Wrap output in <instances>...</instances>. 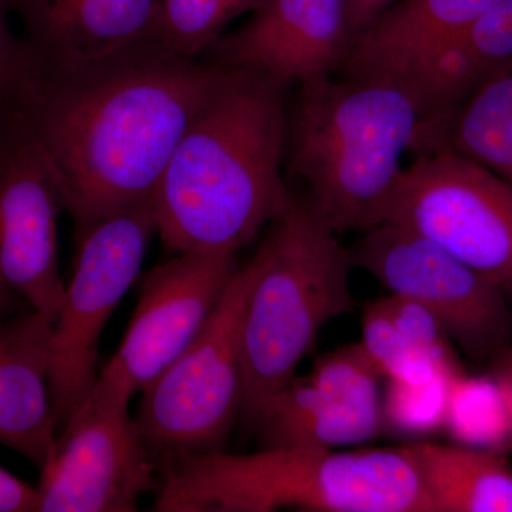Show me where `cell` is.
<instances>
[{
    "label": "cell",
    "instance_id": "cell-14",
    "mask_svg": "<svg viewBox=\"0 0 512 512\" xmlns=\"http://www.w3.org/2000/svg\"><path fill=\"white\" fill-rule=\"evenodd\" d=\"M217 43L220 62L288 87L340 72L355 39L346 0H262L244 28Z\"/></svg>",
    "mask_w": 512,
    "mask_h": 512
},
{
    "label": "cell",
    "instance_id": "cell-22",
    "mask_svg": "<svg viewBox=\"0 0 512 512\" xmlns=\"http://www.w3.org/2000/svg\"><path fill=\"white\" fill-rule=\"evenodd\" d=\"M262 0H161L157 39L170 52L197 57L214 46L232 20Z\"/></svg>",
    "mask_w": 512,
    "mask_h": 512
},
{
    "label": "cell",
    "instance_id": "cell-8",
    "mask_svg": "<svg viewBox=\"0 0 512 512\" xmlns=\"http://www.w3.org/2000/svg\"><path fill=\"white\" fill-rule=\"evenodd\" d=\"M383 222L429 239L512 296V188L448 150L417 154Z\"/></svg>",
    "mask_w": 512,
    "mask_h": 512
},
{
    "label": "cell",
    "instance_id": "cell-17",
    "mask_svg": "<svg viewBox=\"0 0 512 512\" xmlns=\"http://www.w3.org/2000/svg\"><path fill=\"white\" fill-rule=\"evenodd\" d=\"M512 64V0L487 10L430 52L387 74L412 96L426 120H440L480 84Z\"/></svg>",
    "mask_w": 512,
    "mask_h": 512
},
{
    "label": "cell",
    "instance_id": "cell-7",
    "mask_svg": "<svg viewBox=\"0 0 512 512\" xmlns=\"http://www.w3.org/2000/svg\"><path fill=\"white\" fill-rule=\"evenodd\" d=\"M72 279L53 322L49 380L57 434L99 379V345L107 322L140 275L157 234L153 200L77 228Z\"/></svg>",
    "mask_w": 512,
    "mask_h": 512
},
{
    "label": "cell",
    "instance_id": "cell-29",
    "mask_svg": "<svg viewBox=\"0 0 512 512\" xmlns=\"http://www.w3.org/2000/svg\"><path fill=\"white\" fill-rule=\"evenodd\" d=\"M2 2H3V5H5V3H6V0H2Z\"/></svg>",
    "mask_w": 512,
    "mask_h": 512
},
{
    "label": "cell",
    "instance_id": "cell-28",
    "mask_svg": "<svg viewBox=\"0 0 512 512\" xmlns=\"http://www.w3.org/2000/svg\"><path fill=\"white\" fill-rule=\"evenodd\" d=\"M22 301L0 281V325L18 315Z\"/></svg>",
    "mask_w": 512,
    "mask_h": 512
},
{
    "label": "cell",
    "instance_id": "cell-23",
    "mask_svg": "<svg viewBox=\"0 0 512 512\" xmlns=\"http://www.w3.org/2000/svg\"><path fill=\"white\" fill-rule=\"evenodd\" d=\"M454 376L439 377L427 383L386 380L382 399L383 429L413 437L444 429L448 393Z\"/></svg>",
    "mask_w": 512,
    "mask_h": 512
},
{
    "label": "cell",
    "instance_id": "cell-19",
    "mask_svg": "<svg viewBox=\"0 0 512 512\" xmlns=\"http://www.w3.org/2000/svg\"><path fill=\"white\" fill-rule=\"evenodd\" d=\"M360 345L384 380L427 383L460 373L450 339L436 319L392 293L366 303Z\"/></svg>",
    "mask_w": 512,
    "mask_h": 512
},
{
    "label": "cell",
    "instance_id": "cell-13",
    "mask_svg": "<svg viewBox=\"0 0 512 512\" xmlns=\"http://www.w3.org/2000/svg\"><path fill=\"white\" fill-rule=\"evenodd\" d=\"M384 377L359 343L319 357L266 403L254 431L261 448L342 450L375 439Z\"/></svg>",
    "mask_w": 512,
    "mask_h": 512
},
{
    "label": "cell",
    "instance_id": "cell-3",
    "mask_svg": "<svg viewBox=\"0 0 512 512\" xmlns=\"http://www.w3.org/2000/svg\"><path fill=\"white\" fill-rule=\"evenodd\" d=\"M436 512L403 447L185 454L158 467L151 511Z\"/></svg>",
    "mask_w": 512,
    "mask_h": 512
},
{
    "label": "cell",
    "instance_id": "cell-10",
    "mask_svg": "<svg viewBox=\"0 0 512 512\" xmlns=\"http://www.w3.org/2000/svg\"><path fill=\"white\" fill-rule=\"evenodd\" d=\"M349 251L353 266L429 312L471 359L491 363L512 345L508 296L429 239L382 222Z\"/></svg>",
    "mask_w": 512,
    "mask_h": 512
},
{
    "label": "cell",
    "instance_id": "cell-11",
    "mask_svg": "<svg viewBox=\"0 0 512 512\" xmlns=\"http://www.w3.org/2000/svg\"><path fill=\"white\" fill-rule=\"evenodd\" d=\"M63 192L22 114L0 97V281L32 311L56 319Z\"/></svg>",
    "mask_w": 512,
    "mask_h": 512
},
{
    "label": "cell",
    "instance_id": "cell-1",
    "mask_svg": "<svg viewBox=\"0 0 512 512\" xmlns=\"http://www.w3.org/2000/svg\"><path fill=\"white\" fill-rule=\"evenodd\" d=\"M227 67L177 55L158 40L64 67L25 42L5 99L35 134L82 228L153 200L178 141Z\"/></svg>",
    "mask_w": 512,
    "mask_h": 512
},
{
    "label": "cell",
    "instance_id": "cell-27",
    "mask_svg": "<svg viewBox=\"0 0 512 512\" xmlns=\"http://www.w3.org/2000/svg\"><path fill=\"white\" fill-rule=\"evenodd\" d=\"M490 365L493 370L491 380L500 394L512 436V345L505 349L500 356L495 357Z\"/></svg>",
    "mask_w": 512,
    "mask_h": 512
},
{
    "label": "cell",
    "instance_id": "cell-20",
    "mask_svg": "<svg viewBox=\"0 0 512 512\" xmlns=\"http://www.w3.org/2000/svg\"><path fill=\"white\" fill-rule=\"evenodd\" d=\"M436 512H512V467L487 448L407 444Z\"/></svg>",
    "mask_w": 512,
    "mask_h": 512
},
{
    "label": "cell",
    "instance_id": "cell-21",
    "mask_svg": "<svg viewBox=\"0 0 512 512\" xmlns=\"http://www.w3.org/2000/svg\"><path fill=\"white\" fill-rule=\"evenodd\" d=\"M426 128L427 153L448 148L512 188V64L480 84L446 119Z\"/></svg>",
    "mask_w": 512,
    "mask_h": 512
},
{
    "label": "cell",
    "instance_id": "cell-9",
    "mask_svg": "<svg viewBox=\"0 0 512 512\" xmlns=\"http://www.w3.org/2000/svg\"><path fill=\"white\" fill-rule=\"evenodd\" d=\"M133 394L99 379L40 468L37 512H134L158 485V464L128 410Z\"/></svg>",
    "mask_w": 512,
    "mask_h": 512
},
{
    "label": "cell",
    "instance_id": "cell-15",
    "mask_svg": "<svg viewBox=\"0 0 512 512\" xmlns=\"http://www.w3.org/2000/svg\"><path fill=\"white\" fill-rule=\"evenodd\" d=\"M161 0H6L25 42L57 66L100 62L156 42Z\"/></svg>",
    "mask_w": 512,
    "mask_h": 512
},
{
    "label": "cell",
    "instance_id": "cell-2",
    "mask_svg": "<svg viewBox=\"0 0 512 512\" xmlns=\"http://www.w3.org/2000/svg\"><path fill=\"white\" fill-rule=\"evenodd\" d=\"M285 90L228 64L154 192L157 234L168 248L237 254L289 207Z\"/></svg>",
    "mask_w": 512,
    "mask_h": 512
},
{
    "label": "cell",
    "instance_id": "cell-24",
    "mask_svg": "<svg viewBox=\"0 0 512 512\" xmlns=\"http://www.w3.org/2000/svg\"><path fill=\"white\" fill-rule=\"evenodd\" d=\"M0 0V97L8 96L18 77L25 55V42L10 32Z\"/></svg>",
    "mask_w": 512,
    "mask_h": 512
},
{
    "label": "cell",
    "instance_id": "cell-26",
    "mask_svg": "<svg viewBox=\"0 0 512 512\" xmlns=\"http://www.w3.org/2000/svg\"><path fill=\"white\" fill-rule=\"evenodd\" d=\"M396 2H399V0H346L349 26L355 43L357 37L362 35L373 22H376Z\"/></svg>",
    "mask_w": 512,
    "mask_h": 512
},
{
    "label": "cell",
    "instance_id": "cell-4",
    "mask_svg": "<svg viewBox=\"0 0 512 512\" xmlns=\"http://www.w3.org/2000/svg\"><path fill=\"white\" fill-rule=\"evenodd\" d=\"M423 123L416 101L387 80H309L288 121L289 170L333 232L362 234L382 224Z\"/></svg>",
    "mask_w": 512,
    "mask_h": 512
},
{
    "label": "cell",
    "instance_id": "cell-18",
    "mask_svg": "<svg viewBox=\"0 0 512 512\" xmlns=\"http://www.w3.org/2000/svg\"><path fill=\"white\" fill-rule=\"evenodd\" d=\"M504 0H399L357 37L340 73L370 79L410 62Z\"/></svg>",
    "mask_w": 512,
    "mask_h": 512
},
{
    "label": "cell",
    "instance_id": "cell-6",
    "mask_svg": "<svg viewBox=\"0 0 512 512\" xmlns=\"http://www.w3.org/2000/svg\"><path fill=\"white\" fill-rule=\"evenodd\" d=\"M251 282V265L238 268L197 339L141 392L137 426L158 467L227 446L244 403L241 330Z\"/></svg>",
    "mask_w": 512,
    "mask_h": 512
},
{
    "label": "cell",
    "instance_id": "cell-12",
    "mask_svg": "<svg viewBox=\"0 0 512 512\" xmlns=\"http://www.w3.org/2000/svg\"><path fill=\"white\" fill-rule=\"evenodd\" d=\"M235 252H180L148 272L116 355L101 373L141 393L197 339L238 271Z\"/></svg>",
    "mask_w": 512,
    "mask_h": 512
},
{
    "label": "cell",
    "instance_id": "cell-25",
    "mask_svg": "<svg viewBox=\"0 0 512 512\" xmlns=\"http://www.w3.org/2000/svg\"><path fill=\"white\" fill-rule=\"evenodd\" d=\"M0 512H37V491L0 467Z\"/></svg>",
    "mask_w": 512,
    "mask_h": 512
},
{
    "label": "cell",
    "instance_id": "cell-5",
    "mask_svg": "<svg viewBox=\"0 0 512 512\" xmlns=\"http://www.w3.org/2000/svg\"><path fill=\"white\" fill-rule=\"evenodd\" d=\"M248 264L252 282L242 316L245 390L239 421L254 431L266 403L295 379L323 326L352 312L355 299L350 251L305 197L293 194Z\"/></svg>",
    "mask_w": 512,
    "mask_h": 512
},
{
    "label": "cell",
    "instance_id": "cell-16",
    "mask_svg": "<svg viewBox=\"0 0 512 512\" xmlns=\"http://www.w3.org/2000/svg\"><path fill=\"white\" fill-rule=\"evenodd\" d=\"M53 322L30 309L0 325V444L39 470L57 437L49 380Z\"/></svg>",
    "mask_w": 512,
    "mask_h": 512
}]
</instances>
